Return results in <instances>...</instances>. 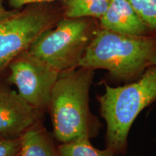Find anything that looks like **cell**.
I'll use <instances>...</instances> for the list:
<instances>
[{"label":"cell","instance_id":"cell-1","mask_svg":"<svg viewBox=\"0 0 156 156\" xmlns=\"http://www.w3.org/2000/svg\"><path fill=\"white\" fill-rule=\"evenodd\" d=\"M156 64V36H134L99 28L78 67L106 69L112 77L132 80Z\"/></svg>","mask_w":156,"mask_h":156},{"label":"cell","instance_id":"cell-2","mask_svg":"<svg viewBox=\"0 0 156 156\" xmlns=\"http://www.w3.org/2000/svg\"><path fill=\"white\" fill-rule=\"evenodd\" d=\"M94 71L78 67L58 74L48 107L54 136L61 143L80 138L90 139L98 129V122L89 106Z\"/></svg>","mask_w":156,"mask_h":156},{"label":"cell","instance_id":"cell-3","mask_svg":"<svg viewBox=\"0 0 156 156\" xmlns=\"http://www.w3.org/2000/svg\"><path fill=\"white\" fill-rule=\"evenodd\" d=\"M105 87L98 101L101 115L106 122L107 147L116 155L123 154L134 121L156 100V66L148 67L134 83L116 87L105 84Z\"/></svg>","mask_w":156,"mask_h":156},{"label":"cell","instance_id":"cell-4","mask_svg":"<svg viewBox=\"0 0 156 156\" xmlns=\"http://www.w3.org/2000/svg\"><path fill=\"white\" fill-rule=\"evenodd\" d=\"M99 28L97 19L64 17L43 33L27 51L58 73L74 69Z\"/></svg>","mask_w":156,"mask_h":156},{"label":"cell","instance_id":"cell-5","mask_svg":"<svg viewBox=\"0 0 156 156\" xmlns=\"http://www.w3.org/2000/svg\"><path fill=\"white\" fill-rule=\"evenodd\" d=\"M62 17V6L45 3L27 5L0 20V73Z\"/></svg>","mask_w":156,"mask_h":156},{"label":"cell","instance_id":"cell-6","mask_svg":"<svg viewBox=\"0 0 156 156\" xmlns=\"http://www.w3.org/2000/svg\"><path fill=\"white\" fill-rule=\"evenodd\" d=\"M7 67L9 81L27 103L38 111L48 107L58 71L28 51L17 56Z\"/></svg>","mask_w":156,"mask_h":156},{"label":"cell","instance_id":"cell-7","mask_svg":"<svg viewBox=\"0 0 156 156\" xmlns=\"http://www.w3.org/2000/svg\"><path fill=\"white\" fill-rule=\"evenodd\" d=\"M38 112L18 93L0 86V137H20L36 124Z\"/></svg>","mask_w":156,"mask_h":156},{"label":"cell","instance_id":"cell-8","mask_svg":"<svg viewBox=\"0 0 156 156\" xmlns=\"http://www.w3.org/2000/svg\"><path fill=\"white\" fill-rule=\"evenodd\" d=\"M98 23L101 28L121 34L151 35L141 17L126 0H112Z\"/></svg>","mask_w":156,"mask_h":156},{"label":"cell","instance_id":"cell-9","mask_svg":"<svg viewBox=\"0 0 156 156\" xmlns=\"http://www.w3.org/2000/svg\"><path fill=\"white\" fill-rule=\"evenodd\" d=\"M20 156H59L58 148L45 132L36 124L20 136Z\"/></svg>","mask_w":156,"mask_h":156},{"label":"cell","instance_id":"cell-10","mask_svg":"<svg viewBox=\"0 0 156 156\" xmlns=\"http://www.w3.org/2000/svg\"><path fill=\"white\" fill-rule=\"evenodd\" d=\"M58 148L59 156H116L110 148L104 150L95 148L89 138H80L61 143Z\"/></svg>","mask_w":156,"mask_h":156},{"label":"cell","instance_id":"cell-11","mask_svg":"<svg viewBox=\"0 0 156 156\" xmlns=\"http://www.w3.org/2000/svg\"><path fill=\"white\" fill-rule=\"evenodd\" d=\"M141 17L150 33L156 36V0H126Z\"/></svg>","mask_w":156,"mask_h":156},{"label":"cell","instance_id":"cell-12","mask_svg":"<svg viewBox=\"0 0 156 156\" xmlns=\"http://www.w3.org/2000/svg\"><path fill=\"white\" fill-rule=\"evenodd\" d=\"M20 136L0 138V156H20Z\"/></svg>","mask_w":156,"mask_h":156},{"label":"cell","instance_id":"cell-13","mask_svg":"<svg viewBox=\"0 0 156 156\" xmlns=\"http://www.w3.org/2000/svg\"><path fill=\"white\" fill-rule=\"evenodd\" d=\"M57 1L64 2L66 0H7V3L12 9H19L29 5L54 3Z\"/></svg>","mask_w":156,"mask_h":156},{"label":"cell","instance_id":"cell-14","mask_svg":"<svg viewBox=\"0 0 156 156\" xmlns=\"http://www.w3.org/2000/svg\"><path fill=\"white\" fill-rule=\"evenodd\" d=\"M96 0H66L63 2V10H64V17L68 13L71 12L72 11L83 7V6L87 5V4L93 2Z\"/></svg>","mask_w":156,"mask_h":156},{"label":"cell","instance_id":"cell-15","mask_svg":"<svg viewBox=\"0 0 156 156\" xmlns=\"http://www.w3.org/2000/svg\"><path fill=\"white\" fill-rule=\"evenodd\" d=\"M17 9H9L6 7L4 0H0V20L9 17L15 12Z\"/></svg>","mask_w":156,"mask_h":156},{"label":"cell","instance_id":"cell-16","mask_svg":"<svg viewBox=\"0 0 156 156\" xmlns=\"http://www.w3.org/2000/svg\"><path fill=\"white\" fill-rule=\"evenodd\" d=\"M155 66H156V64H155Z\"/></svg>","mask_w":156,"mask_h":156},{"label":"cell","instance_id":"cell-17","mask_svg":"<svg viewBox=\"0 0 156 156\" xmlns=\"http://www.w3.org/2000/svg\"><path fill=\"white\" fill-rule=\"evenodd\" d=\"M0 138H1V137H0Z\"/></svg>","mask_w":156,"mask_h":156}]
</instances>
